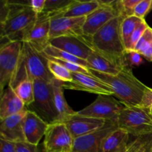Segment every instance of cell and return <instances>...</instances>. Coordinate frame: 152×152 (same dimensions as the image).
I'll use <instances>...</instances> for the list:
<instances>
[{
    "mask_svg": "<svg viewBox=\"0 0 152 152\" xmlns=\"http://www.w3.org/2000/svg\"><path fill=\"white\" fill-rule=\"evenodd\" d=\"M37 16L30 7L28 1H2L1 39L9 42H22L35 24Z\"/></svg>",
    "mask_w": 152,
    "mask_h": 152,
    "instance_id": "6da1fadb",
    "label": "cell"
},
{
    "mask_svg": "<svg viewBox=\"0 0 152 152\" xmlns=\"http://www.w3.org/2000/svg\"><path fill=\"white\" fill-rule=\"evenodd\" d=\"M94 77L108 85L114 95L126 107L139 106L144 93L148 88L134 77L132 68L128 67L117 75H108L89 69Z\"/></svg>",
    "mask_w": 152,
    "mask_h": 152,
    "instance_id": "7a4b0ae2",
    "label": "cell"
},
{
    "mask_svg": "<svg viewBox=\"0 0 152 152\" xmlns=\"http://www.w3.org/2000/svg\"><path fill=\"white\" fill-rule=\"evenodd\" d=\"M124 19L121 16L113 19L90 38V41L95 51L129 66L121 35V24Z\"/></svg>",
    "mask_w": 152,
    "mask_h": 152,
    "instance_id": "3957f363",
    "label": "cell"
},
{
    "mask_svg": "<svg viewBox=\"0 0 152 152\" xmlns=\"http://www.w3.org/2000/svg\"><path fill=\"white\" fill-rule=\"evenodd\" d=\"M37 79L51 83L54 77L49 71L48 59L31 45L22 42L18 66L8 86L13 89L23 80Z\"/></svg>",
    "mask_w": 152,
    "mask_h": 152,
    "instance_id": "277c9868",
    "label": "cell"
},
{
    "mask_svg": "<svg viewBox=\"0 0 152 152\" xmlns=\"http://www.w3.org/2000/svg\"><path fill=\"white\" fill-rule=\"evenodd\" d=\"M34 100L27 106L28 111L34 112L48 125L59 122V117L53 99L52 82L34 80Z\"/></svg>",
    "mask_w": 152,
    "mask_h": 152,
    "instance_id": "5b68a950",
    "label": "cell"
},
{
    "mask_svg": "<svg viewBox=\"0 0 152 152\" xmlns=\"http://www.w3.org/2000/svg\"><path fill=\"white\" fill-rule=\"evenodd\" d=\"M117 125L136 137L152 134L151 114L140 106H125L120 113Z\"/></svg>",
    "mask_w": 152,
    "mask_h": 152,
    "instance_id": "8992f818",
    "label": "cell"
},
{
    "mask_svg": "<svg viewBox=\"0 0 152 152\" xmlns=\"http://www.w3.org/2000/svg\"><path fill=\"white\" fill-rule=\"evenodd\" d=\"M22 42L13 41L0 48V89L1 94L9 86L19 63Z\"/></svg>",
    "mask_w": 152,
    "mask_h": 152,
    "instance_id": "52a82bcc",
    "label": "cell"
},
{
    "mask_svg": "<svg viewBox=\"0 0 152 152\" xmlns=\"http://www.w3.org/2000/svg\"><path fill=\"white\" fill-rule=\"evenodd\" d=\"M124 107L123 104L111 96L98 95L94 102L77 112L80 115L117 123L120 113Z\"/></svg>",
    "mask_w": 152,
    "mask_h": 152,
    "instance_id": "ba28073f",
    "label": "cell"
},
{
    "mask_svg": "<svg viewBox=\"0 0 152 152\" xmlns=\"http://www.w3.org/2000/svg\"><path fill=\"white\" fill-rule=\"evenodd\" d=\"M74 138L66 125L62 122L48 125L43 142L48 152H71Z\"/></svg>",
    "mask_w": 152,
    "mask_h": 152,
    "instance_id": "9c48e42d",
    "label": "cell"
},
{
    "mask_svg": "<svg viewBox=\"0 0 152 152\" xmlns=\"http://www.w3.org/2000/svg\"><path fill=\"white\" fill-rule=\"evenodd\" d=\"M101 5L86 17L83 25V35L91 38L108 22L120 16L115 6L116 1H100Z\"/></svg>",
    "mask_w": 152,
    "mask_h": 152,
    "instance_id": "30bf717a",
    "label": "cell"
},
{
    "mask_svg": "<svg viewBox=\"0 0 152 152\" xmlns=\"http://www.w3.org/2000/svg\"><path fill=\"white\" fill-rule=\"evenodd\" d=\"M49 45L71 55L87 60L94 51L90 38L86 37H61L50 39Z\"/></svg>",
    "mask_w": 152,
    "mask_h": 152,
    "instance_id": "8fae6325",
    "label": "cell"
},
{
    "mask_svg": "<svg viewBox=\"0 0 152 152\" xmlns=\"http://www.w3.org/2000/svg\"><path fill=\"white\" fill-rule=\"evenodd\" d=\"M72 81L68 83L62 82L65 89L81 91L98 95H114L112 89L107 84L93 75L72 73Z\"/></svg>",
    "mask_w": 152,
    "mask_h": 152,
    "instance_id": "7c38bea8",
    "label": "cell"
},
{
    "mask_svg": "<svg viewBox=\"0 0 152 152\" xmlns=\"http://www.w3.org/2000/svg\"><path fill=\"white\" fill-rule=\"evenodd\" d=\"M118 128L117 123L108 122L102 129L74 139L71 152H102L104 138Z\"/></svg>",
    "mask_w": 152,
    "mask_h": 152,
    "instance_id": "4fadbf2b",
    "label": "cell"
},
{
    "mask_svg": "<svg viewBox=\"0 0 152 152\" xmlns=\"http://www.w3.org/2000/svg\"><path fill=\"white\" fill-rule=\"evenodd\" d=\"M50 29V16L47 13H41L38 15L35 24L23 39L22 42L28 43L37 51L42 53L49 45Z\"/></svg>",
    "mask_w": 152,
    "mask_h": 152,
    "instance_id": "5bb4252c",
    "label": "cell"
},
{
    "mask_svg": "<svg viewBox=\"0 0 152 152\" xmlns=\"http://www.w3.org/2000/svg\"><path fill=\"white\" fill-rule=\"evenodd\" d=\"M108 122L110 121L80 115L76 112L65 119L62 123L66 125L73 138L75 139L102 129Z\"/></svg>",
    "mask_w": 152,
    "mask_h": 152,
    "instance_id": "9a60e30c",
    "label": "cell"
},
{
    "mask_svg": "<svg viewBox=\"0 0 152 152\" xmlns=\"http://www.w3.org/2000/svg\"><path fill=\"white\" fill-rule=\"evenodd\" d=\"M86 17H50V39L61 37H83ZM85 37V36H84Z\"/></svg>",
    "mask_w": 152,
    "mask_h": 152,
    "instance_id": "2e32d148",
    "label": "cell"
},
{
    "mask_svg": "<svg viewBox=\"0 0 152 152\" xmlns=\"http://www.w3.org/2000/svg\"><path fill=\"white\" fill-rule=\"evenodd\" d=\"M27 111L28 109L1 120L0 138L15 143L25 142L23 122Z\"/></svg>",
    "mask_w": 152,
    "mask_h": 152,
    "instance_id": "e0dca14e",
    "label": "cell"
},
{
    "mask_svg": "<svg viewBox=\"0 0 152 152\" xmlns=\"http://www.w3.org/2000/svg\"><path fill=\"white\" fill-rule=\"evenodd\" d=\"M48 124L42 120L34 112L27 111L23 122L25 140L33 145H39L40 141L45 137Z\"/></svg>",
    "mask_w": 152,
    "mask_h": 152,
    "instance_id": "ac0fdd59",
    "label": "cell"
},
{
    "mask_svg": "<svg viewBox=\"0 0 152 152\" xmlns=\"http://www.w3.org/2000/svg\"><path fill=\"white\" fill-rule=\"evenodd\" d=\"M88 69L108 75H117L129 66L114 61L94 50L87 59Z\"/></svg>",
    "mask_w": 152,
    "mask_h": 152,
    "instance_id": "d6986e66",
    "label": "cell"
},
{
    "mask_svg": "<svg viewBox=\"0 0 152 152\" xmlns=\"http://www.w3.org/2000/svg\"><path fill=\"white\" fill-rule=\"evenodd\" d=\"M27 110L25 103L16 94L13 89L7 86L1 94L0 120Z\"/></svg>",
    "mask_w": 152,
    "mask_h": 152,
    "instance_id": "ffe728a7",
    "label": "cell"
},
{
    "mask_svg": "<svg viewBox=\"0 0 152 152\" xmlns=\"http://www.w3.org/2000/svg\"><path fill=\"white\" fill-rule=\"evenodd\" d=\"M130 134L126 131L117 128L104 138L102 152H126L129 149Z\"/></svg>",
    "mask_w": 152,
    "mask_h": 152,
    "instance_id": "44dd1931",
    "label": "cell"
},
{
    "mask_svg": "<svg viewBox=\"0 0 152 152\" xmlns=\"http://www.w3.org/2000/svg\"><path fill=\"white\" fill-rule=\"evenodd\" d=\"M100 5L99 0H91V1L74 0L67 8L56 16L68 18L86 17L92 12L96 10Z\"/></svg>",
    "mask_w": 152,
    "mask_h": 152,
    "instance_id": "7402d4cb",
    "label": "cell"
},
{
    "mask_svg": "<svg viewBox=\"0 0 152 152\" xmlns=\"http://www.w3.org/2000/svg\"><path fill=\"white\" fill-rule=\"evenodd\" d=\"M52 87H53V99H54L55 106L56 111L59 114V122H62L67 117L76 114L77 111H74L71 107L68 105L65 96H64V88L62 82L56 80L52 81Z\"/></svg>",
    "mask_w": 152,
    "mask_h": 152,
    "instance_id": "603a6c76",
    "label": "cell"
},
{
    "mask_svg": "<svg viewBox=\"0 0 152 152\" xmlns=\"http://www.w3.org/2000/svg\"><path fill=\"white\" fill-rule=\"evenodd\" d=\"M41 53L46 57H50L53 58V59L72 62V63L80 65L82 66L88 68V64L87 60H84V59L77 57L74 55L70 54V53H67L64 50L56 48L50 45H48Z\"/></svg>",
    "mask_w": 152,
    "mask_h": 152,
    "instance_id": "cb8c5ba5",
    "label": "cell"
},
{
    "mask_svg": "<svg viewBox=\"0 0 152 152\" xmlns=\"http://www.w3.org/2000/svg\"><path fill=\"white\" fill-rule=\"evenodd\" d=\"M13 91L26 107L33 103L34 100V89L32 80H25L20 82L13 88Z\"/></svg>",
    "mask_w": 152,
    "mask_h": 152,
    "instance_id": "d4e9b609",
    "label": "cell"
},
{
    "mask_svg": "<svg viewBox=\"0 0 152 152\" xmlns=\"http://www.w3.org/2000/svg\"><path fill=\"white\" fill-rule=\"evenodd\" d=\"M144 20V19H143ZM142 19L135 16H131L125 18L121 24V35L124 45L127 44L131 36L133 34L137 25L140 23Z\"/></svg>",
    "mask_w": 152,
    "mask_h": 152,
    "instance_id": "484cf974",
    "label": "cell"
},
{
    "mask_svg": "<svg viewBox=\"0 0 152 152\" xmlns=\"http://www.w3.org/2000/svg\"><path fill=\"white\" fill-rule=\"evenodd\" d=\"M48 65L49 71L55 79L64 83L72 81V73L70 72L65 67L50 59H48Z\"/></svg>",
    "mask_w": 152,
    "mask_h": 152,
    "instance_id": "4316f807",
    "label": "cell"
},
{
    "mask_svg": "<svg viewBox=\"0 0 152 152\" xmlns=\"http://www.w3.org/2000/svg\"><path fill=\"white\" fill-rule=\"evenodd\" d=\"M74 0H46L43 13L50 17L58 15L68 7Z\"/></svg>",
    "mask_w": 152,
    "mask_h": 152,
    "instance_id": "83f0119b",
    "label": "cell"
},
{
    "mask_svg": "<svg viewBox=\"0 0 152 152\" xmlns=\"http://www.w3.org/2000/svg\"><path fill=\"white\" fill-rule=\"evenodd\" d=\"M148 28H149V26H148V24L146 23L145 19L141 21L140 23L137 25L136 29L134 30L133 34H132L130 39H129V40L128 41L127 44L125 46V48H126V51L134 50L135 46L137 44L138 41H139L141 37L142 36V34L145 33V31H146Z\"/></svg>",
    "mask_w": 152,
    "mask_h": 152,
    "instance_id": "f1b7e54d",
    "label": "cell"
},
{
    "mask_svg": "<svg viewBox=\"0 0 152 152\" xmlns=\"http://www.w3.org/2000/svg\"><path fill=\"white\" fill-rule=\"evenodd\" d=\"M140 0H119L116 1L115 6L120 16L123 18L134 16V10Z\"/></svg>",
    "mask_w": 152,
    "mask_h": 152,
    "instance_id": "f546056e",
    "label": "cell"
},
{
    "mask_svg": "<svg viewBox=\"0 0 152 152\" xmlns=\"http://www.w3.org/2000/svg\"><path fill=\"white\" fill-rule=\"evenodd\" d=\"M152 45V28H148L145 31L141 38L135 46L134 50L140 53L141 55Z\"/></svg>",
    "mask_w": 152,
    "mask_h": 152,
    "instance_id": "4dcf8cb0",
    "label": "cell"
},
{
    "mask_svg": "<svg viewBox=\"0 0 152 152\" xmlns=\"http://www.w3.org/2000/svg\"><path fill=\"white\" fill-rule=\"evenodd\" d=\"M152 9V0H140L135 7L134 10V16L139 19H145V16Z\"/></svg>",
    "mask_w": 152,
    "mask_h": 152,
    "instance_id": "1f68e13d",
    "label": "cell"
},
{
    "mask_svg": "<svg viewBox=\"0 0 152 152\" xmlns=\"http://www.w3.org/2000/svg\"><path fill=\"white\" fill-rule=\"evenodd\" d=\"M126 58L128 65L130 68L140 66L144 62L143 56L135 50L126 51Z\"/></svg>",
    "mask_w": 152,
    "mask_h": 152,
    "instance_id": "d6a6232c",
    "label": "cell"
},
{
    "mask_svg": "<svg viewBox=\"0 0 152 152\" xmlns=\"http://www.w3.org/2000/svg\"><path fill=\"white\" fill-rule=\"evenodd\" d=\"M39 145H33L26 142H16V148L17 152H43L42 151L41 148H39Z\"/></svg>",
    "mask_w": 152,
    "mask_h": 152,
    "instance_id": "836d02e7",
    "label": "cell"
},
{
    "mask_svg": "<svg viewBox=\"0 0 152 152\" xmlns=\"http://www.w3.org/2000/svg\"><path fill=\"white\" fill-rule=\"evenodd\" d=\"M139 106L145 108L150 111L151 114L152 112V88L148 87L146 91L144 93L143 96H142V101Z\"/></svg>",
    "mask_w": 152,
    "mask_h": 152,
    "instance_id": "e575fe53",
    "label": "cell"
},
{
    "mask_svg": "<svg viewBox=\"0 0 152 152\" xmlns=\"http://www.w3.org/2000/svg\"><path fill=\"white\" fill-rule=\"evenodd\" d=\"M46 0H29L28 4L30 7L37 13V15L41 14L43 13L45 9Z\"/></svg>",
    "mask_w": 152,
    "mask_h": 152,
    "instance_id": "d590c367",
    "label": "cell"
},
{
    "mask_svg": "<svg viewBox=\"0 0 152 152\" xmlns=\"http://www.w3.org/2000/svg\"><path fill=\"white\" fill-rule=\"evenodd\" d=\"M0 152H17L16 143L0 138Z\"/></svg>",
    "mask_w": 152,
    "mask_h": 152,
    "instance_id": "8d00e7d4",
    "label": "cell"
},
{
    "mask_svg": "<svg viewBox=\"0 0 152 152\" xmlns=\"http://www.w3.org/2000/svg\"><path fill=\"white\" fill-rule=\"evenodd\" d=\"M143 152H151V143H150V135H148V142H147L145 148L144 149Z\"/></svg>",
    "mask_w": 152,
    "mask_h": 152,
    "instance_id": "74e56055",
    "label": "cell"
},
{
    "mask_svg": "<svg viewBox=\"0 0 152 152\" xmlns=\"http://www.w3.org/2000/svg\"><path fill=\"white\" fill-rule=\"evenodd\" d=\"M150 143H151V152H152V134H150Z\"/></svg>",
    "mask_w": 152,
    "mask_h": 152,
    "instance_id": "f35d334b",
    "label": "cell"
},
{
    "mask_svg": "<svg viewBox=\"0 0 152 152\" xmlns=\"http://www.w3.org/2000/svg\"><path fill=\"white\" fill-rule=\"evenodd\" d=\"M43 152H48V151H45V150H44V151H43Z\"/></svg>",
    "mask_w": 152,
    "mask_h": 152,
    "instance_id": "ab89813d",
    "label": "cell"
},
{
    "mask_svg": "<svg viewBox=\"0 0 152 152\" xmlns=\"http://www.w3.org/2000/svg\"><path fill=\"white\" fill-rule=\"evenodd\" d=\"M151 62H152V59H151Z\"/></svg>",
    "mask_w": 152,
    "mask_h": 152,
    "instance_id": "60d3db41",
    "label": "cell"
},
{
    "mask_svg": "<svg viewBox=\"0 0 152 152\" xmlns=\"http://www.w3.org/2000/svg\"><path fill=\"white\" fill-rule=\"evenodd\" d=\"M151 116H152V112H151Z\"/></svg>",
    "mask_w": 152,
    "mask_h": 152,
    "instance_id": "b9f144b4",
    "label": "cell"
}]
</instances>
